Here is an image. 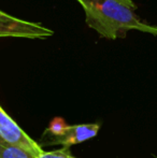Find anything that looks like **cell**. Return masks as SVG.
<instances>
[{
    "label": "cell",
    "instance_id": "3",
    "mask_svg": "<svg viewBox=\"0 0 157 158\" xmlns=\"http://www.w3.org/2000/svg\"><path fill=\"white\" fill-rule=\"evenodd\" d=\"M0 138L8 143L15 145L27 152L35 158H39L43 154V148L38 142L32 140L14 119L0 106Z\"/></svg>",
    "mask_w": 157,
    "mask_h": 158
},
{
    "label": "cell",
    "instance_id": "1",
    "mask_svg": "<svg viewBox=\"0 0 157 158\" xmlns=\"http://www.w3.org/2000/svg\"><path fill=\"white\" fill-rule=\"evenodd\" d=\"M85 13V23L101 38H126L130 30L157 37V26L144 22L134 0H76Z\"/></svg>",
    "mask_w": 157,
    "mask_h": 158
},
{
    "label": "cell",
    "instance_id": "4",
    "mask_svg": "<svg viewBox=\"0 0 157 158\" xmlns=\"http://www.w3.org/2000/svg\"><path fill=\"white\" fill-rule=\"evenodd\" d=\"M99 130H100V124L97 123L69 125L61 135L52 138L50 144L61 145V148L64 150H69L72 145L95 138L98 135Z\"/></svg>",
    "mask_w": 157,
    "mask_h": 158
},
{
    "label": "cell",
    "instance_id": "2",
    "mask_svg": "<svg viewBox=\"0 0 157 158\" xmlns=\"http://www.w3.org/2000/svg\"><path fill=\"white\" fill-rule=\"evenodd\" d=\"M54 31L40 23L19 19L0 10V38H25V39H46Z\"/></svg>",
    "mask_w": 157,
    "mask_h": 158
},
{
    "label": "cell",
    "instance_id": "6",
    "mask_svg": "<svg viewBox=\"0 0 157 158\" xmlns=\"http://www.w3.org/2000/svg\"><path fill=\"white\" fill-rule=\"evenodd\" d=\"M69 126L63 118H54L52 122L50 123V126L48 128L45 130V133H48V135H52V138L54 137H59L64 133V131L67 129V127Z\"/></svg>",
    "mask_w": 157,
    "mask_h": 158
},
{
    "label": "cell",
    "instance_id": "5",
    "mask_svg": "<svg viewBox=\"0 0 157 158\" xmlns=\"http://www.w3.org/2000/svg\"><path fill=\"white\" fill-rule=\"evenodd\" d=\"M0 158H35L27 152L0 138Z\"/></svg>",
    "mask_w": 157,
    "mask_h": 158
},
{
    "label": "cell",
    "instance_id": "7",
    "mask_svg": "<svg viewBox=\"0 0 157 158\" xmlns=\"http://www.w3.org/2000/svg\"><path fill=\"white\" fill-rule=\"evenodd\" d=\"M39 158H76V156L70 153V150H56V151H51V152H43Z\"/></svg>",
    "mask_w": 157,
    "mask_h": 158
}]
</instances>
